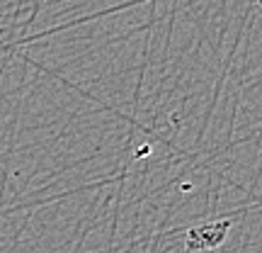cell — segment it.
I'll return each mask as SVG.
<instances>
[{
	"mask_svg": "<svg viewBox=\"0 0 262 253\" xmlns=\"http://www.w3.org/2000/svg\"><path fill=\"white\" fill-rule=\"evenodd\" d=\"M226 229H228V222H214V224L199 226V229H192L187 236V248L189 251H206V248H216L226 239Z\"/></svg>",
	"mask_w": 262,
	"mask_h": 253,
	"instance_id": "1",
	"label": "cell"
}]
</instances>
